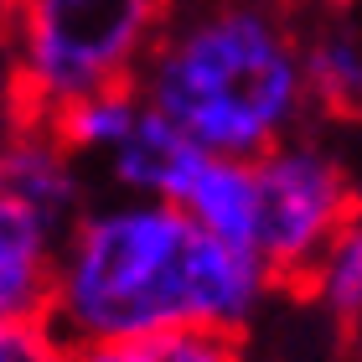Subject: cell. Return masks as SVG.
<instances>
[{"label":"cell","mask_w":362,"mask_h":362,"mask_svg":"<svg viewBox=\"0 0 362 362\" xmlns=\"http://www.w3.org/2000/svg\"><path fill=\"white\" fill-rule=\"evenodd\" d=\"M305 290L316 295V305L341 326H362V202L352 207V218L341 223V233L332 238V249L321 254V264L310 269Z\"/></svg>","instance_id":"cell-12"},{"label":"cell","mask_w":362,"mask_h":362,"mask_svg":"<svg viewBox=\"0 0 362 362\" xmlns=\"http://www.w3.org/2000/svg\"><path fill=\"white\" fill-rule=\"evenodd\" d=\"M68 362H238V337L228 332H140L73 341Z\"/></svg>","instance_id":"cell-11"},{"label":"cell","mask_w":362,"mask_h":362,"mask_svg":"<svg viewBox=\"0 0 362 362\" xmlns=\"http://www.w3.org/2000/svg\"><path fill=\"white\" fill-rule=\"evenodd\" d=\"M176 207H187L207 233H218L238 249H254V228H259V181L254 160L243 156H202L187 181V192L176 197Z\"/></svg>","instance_id":"cell-9"},{"label":"cell","mask_w":362,"mask_h":362,"mask_svg":"<svg viewBox=\"0 0 362 362\" xmlns=\"http://www.w3.org/2000/svg\"><path fill=\"white\" fill-rule=\"evenodd\" d=\"M68 347L52 316H0V362H68Z\"/></svg>","instance_id":"cell-13"},{"label":"cell","mask_w":362,"mask_h":362,"mask_svg":"<svg viewBox=\"0 0 362 362\" xmlns=\"http://www.w3.org/2000/svg\"><path fill=\"white\" fill-rule=\"evenodd\" d=\"M202 156L207 151L192 135H181L166 114H156L151 104H145L135 129L93 166V187L98 192H124V197L176 202V197L187 192V181H192V171H197Z\"/></svg>","instance_id":"cell-7"},{"label":"cell","mask_w":362,"mask_h":362,"mask_svg":"<svg viewBox=\"0 0 362 362\" xmlns=\"http://www.w3.org/2000/svg\"><path fill=\"white\" fill-rule=\"evenodd\" d=\"M68 228L0 192V316H47Z\"/></svg>","instance_id":"cell-8"},{"label":"cell","mask_w":362,"mask_h":362,"mask_svg":"<svg viewBox=\"0 0 362 362\" xmlns=\"http://www.w3.org/2000/svg\"><path fill=\"white\" fill-rule=\"evenodd\" d=\"M140 109H145L140 88L135 83H119V88H98L88 98H78V104H68L62 114H52L47 124L57 129L62 145H68L83 166H98V160H104L129 129H135Z\"/></svg>","instance_id":"cell-10"},{"label":"cell","mask_w":362,"mask_h":362,"mask_svg":"<svg viewBox=\"0 0 362 362\" xmlns=\"http://www.w3.org/2000/svg\"><path fill=\"white\" fill-rule=\"evenodd\" d=\"M305 11V78L316 119L352 129L362 124V6L321 0Z\"/></svg>","instance_id":"cell-6"},{"label":"cell","mask_w":362,"mask_h":362,"mask_svg":"<svg viewBox=\"0 0 362 362\" xmlns=\"http://www.w3.org/2000/svg\"><path fill=\"white\" fill-rule=\"evenodd\" d=\"M285 290L254 249L207 233L187 207L98 192L62 233L52 326L68 341L140 332L243 337Z\"/></svg>","instance_id":"cell-1"},{"label":"cell","mask_w":362,"mask_h":362,"mask_svg":"<svg viewBox=\"0 0 362 362\" xmlns=\"http://www.w3.org/2000/svg\"><path fill=\"white\" fill-rule=\"evenodd\" d=\"M171 0H6L21 119H52L98 88L135 83Z\"/></svg>","instance_id":"cell-3"},{"label":"cell","mask_w":362,"mask_h":362,"mask_svg":"<svg viewBox=\"0 0 362 362\" xmlns=\"http://www.w3.org/2000/svg\"><path fill=\"white\" fill-rule=\"evenodd\" d=\"M290 6H321V0H290Z\"/></svg>","instance_id":"cell-14"},{"label":"cell","mask_w":362,"mask_h":362,"mask_svg":"<svg viewBox=\"0 0 362 362\" xmlns=\"http://www.w3.org/2000/svg\"><path fill=\"white\" fill-rule=\"evenodd\" d=\"M0 192L31 202L62 228L98 197L93 171L62 145V135L47 119H21L0 140Z\"/></svg>","instance_id":"cell-5"},{"label":"cell","mask_w":362,"mask_h":362,"mask_svg":"<svg viewBox=\"0 0 362 362\" xmlns=\"http://www.w3.org/2000/svg\"><path fill=\"white\" fill-rule=\"evenodd\" d=\"M259 181V228H254V254L274 269L279 285H300L321 254L332 249L341 223L362 202V171L341 151L337 124H305L300 135L279 140L274 151L254 156Z\"/></svg>","instance_id":"cell-4"},{"label":"cell","mask_w":362,"mask_h":362,"mask_svg":"<svg viewBox=\"0 0 362 362\" xmlns=\"http://www.w3.org/2000/svg\"><path fill=\"white\" fill-rule=\"evenodd\" d=\"M140 98L212 156H264L316 124L305 11L290 0H171Z\"/></svg>","instance_id":"cell-2"}]
</instances>
